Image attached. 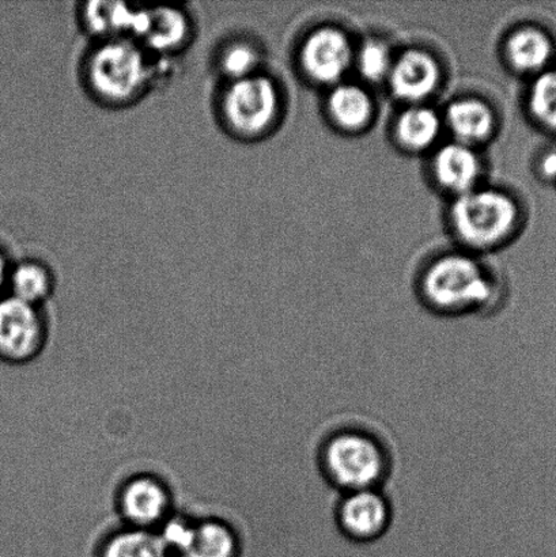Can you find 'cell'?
<instances>
[{"mask_svg":"<svg viewBox=\"0 0 556 557\" xmlns=\"http://www.w3.org/2000/svg\"><path fill=\"white\" fill-rule=\"evenodd\" d=\"M326 483L343 494L379 490L391 472L388 449L368 430L345 428L326 436L318 457Z\"/></svg>","mask_w":556,"mask_h":557,"instance_id":"obj_1","label":"cell"},{"mask_svg":"<svg viewBox=\"0 0 556 557\" xmlns=\"http://www.w3.org/2000/svg\"><path fill=\"white\" fill-rule=\"evenodd\" d=\"M85 70L92 95L112 106L144 96L157 78L152 53L131 38L100 41L87 57Z\"/></svg>","mask_w":556,"mask_h":557,"instance_id":"obj_2","label":"cell"},{"mask_svg":"<svg viewBox=\"0 0 556 557\" xmlns=\"http://www.w3.org/2000/svg\"><path fill=\"white\" fill-rule=\"evenodd\" d=\"M423 294L440 310L459 311L487 304L493 284L475 261L454 255L430 267L423 278Z\"/></svg>","mask_w":556,"mask_h":557,"instance_id":"obj_3","label":"cell"},{"mask_svg":"<svg viewBox=\"0 0 556 557\" xmlns=\"http://www.w3.org/2000/svg\"><path fill=\"white\" fill-rule=\"evenodd\" d=\"M516 216L514 201L495 190L472 189L459 195L452 207L457 234L473 247H490L508 236Z\"/></svg>","mask_w":556,"mask_h":557,"instance_id":"obj_4","label":"cell"},{"mask_svg":"<svg viewBox=\"0 0 556 557\" xmlns=\"http://www.w3.org/2000/svg\"><path fill=\"white\" fill-rule=\"evenodd\" d=\"M277 103L274 82L255 74L226 82L221 92L220 113L232 133L255 136L264 133L274 122Z\"/></svg>","mask_w":556,"mask_h":557,"instance_id":"obj_5","label":"cell"},{"mask_svg":"<svg viewBox=\"0 0 556 557\" xmlns=\"http://www.w3.org/2000/svg\"><path fill=\"white\" fill-rule=\"evenodd\" d=\"M48 326L41 306L24 302L11 295L0 297V360L24 364L36 359L46 347Z\"/></svg>","mask_w":556,"mask_h":557,"instance_id":"obj_6","label":"cell"},{"mask_svg":"<svg viewBox=\"0 0 556 557\" xmlns=\"http://www.w3.org/2000/svg\"><path fill=\"white\" fill-rule=\"evenodd\" d=\"M173 557H239L242 545L231 525L220 520L169 518L158 529Z\"/></svg>","mask_w":556,"mask_h":557,"instance_id":"obj_7","label":"cell"},{"mask_svg":"<svg viewBox=\"0 0 556 557\" xmlns=\"http://www.w3.org/2000/svg\"><path fill=\"white\" fill-rule=\"evenodd\" d=\"M394 507L379 490L343 494L336 502L335 523L342 536L356 544H372L390 531Z\"/></svg>","mask_w":556,"mask_h":557,"instance_id":"obj_8","label":"cell"},{"mask_svg":"<svg viewBox=\"0 0 556 557\" xmlns=\"http://www.w3.org/2000/svg\"><path fill=\"white\" fill-rule=\"evenodd\" d=\"M116 502L127 527L158 531L171 518V491L152 474L129 478L120 487Z\"/></svg>","mask_w":556,"mask_h":557,"instance_id":"obj_9","label":"cell"},{"mask_svg":"<svg viewBox=\"0 0 556 557\" xmlns=\"http://www.w3.org/2000/svg\"><path fill=\"white\" fill-rule=\"evenodd\" d=\"M351 54L350 41L343 32L323 27L305 41L301 60L310 78L320 84H334L345 75Z\"/></svg>","mask_w":556,"mask_h":557,"instance_id":"obj_10","label":"cell"},{"mask_svg":"<svg viewBox=\"0 0 556 557\" xmlns=\"http://www.w3.org/2000/svg\"><path fill=\"white\" fill-rule=\"evenodd\" d=\"M190 22L184 10L152 8L144 10L136 41L158 57L183 48L190 36Z\"/></svg>","mask_w":556,"mask_h":557,"instance_id":"obj_11","label":"cell"},{"mask_svg":"<svg viewBox=\"0 0 556 557\" xmlns=\"http://www.w3.org/2000/svg\"><path fill=\"white\" fill-rule=\"evenodd\" d=\"M145 8L120 2H90L85 5L82 20L87 32L100 41L116 40L138 36Z\"/></svg>","mask_w":556,"mask_h":557,"instance_id":"obj_12","label":"cell"},{"mask_svg":"<svg viewBox=\"0 0 556 557\" xmlns=\"http://www.w3.org/2000/svg\"><path fill=\"white\" fill-rule=\"evenodd\" d=\"M390 78L392 90L401 100L421 101L437 86L438 67L429 53L408 51L392 65Z\"/></svg>","mask_w":556,"mask_h":557,"instance_id":"obj_13","label":"cell"},{"mask_svg":"<svg viewBox=\"0 0 556 557\" xmlns=\"http://www.w3.org/2000/svg\"><path fill=\"white\" fill-rule=\"evenodd\" d=\"M434 172L441 185L462 195L475 187L481 163L470 147L452 144L444 146L435 156Z\"/></svg>","mask_w":556,"mask_h":557,"instance_id":"obj_14","label":"cell"},{"mask_svg":"<svg viewBox=\"0 0 556 557\" xmlns=\"http://www.w3.org/2000/svg\"><path fill=\"white\" fill-rule=\"evenodd\" d=\"M96 557H173L158 531L124 525L98 545Z\"/></svg>","mask_w":556,"mask_h":557,"instance_id":"obj_15","label":"cell"},{"mask_svg":"<svg viewBox=\"0 0 556 557\" xmlns=\"http://www.w3.org/2000/svg\"><path fill=\"white\" fill-rule=\"evenodd\" d=\"M452 134L459 144H477L492 134L494 119L486 103L478 100H460L452 103L446 112Z\"/></svg>","mask_w":556,"mask_h":557,"instance_id":"obj_16","label":"cell"},{"mask_svg":"<svg viewBox=\"0 0 556 557\" xmlns=\"http://www.w3.org/2000/svg\"><path fill=\"white\" fill-rule=\"evenodd\" d=\"M8 288L11 297L41 306L53 293L54 277L41 261L24 260L11 265Z\"/></svg>","mask_w":556,"mask_h":557,"instance_id":"obj_17","label":"cell"},{"mask_svg":"<svg viewBox=\"0 0 556 557\" xmlns=\"http://www.w3.org/2000/svg\"><path fill=\"white\" fill-rule=\"evenodd\" d=\"M330 112L343 128H362L372 116L373 108L369 96L358 86L342 85L332 90Z\"/></svg>","mask_w":556,"mask_h":557,"instance_id":"obj_18","label":"cell"},{"mask_svg":"<svg viewBox=\"0 0 556 557\" xmlns=\"http://www.w3.org/2000/svg\"><path fill=\"white\" fill-rule=\"evenodd\" d=\"M508 53L516 69L533 73L547 64L552 57V42L543 32L528 27L510 37Z\"/></svg>","mask_w":556,"mask_h":557,"instance_id":"obj_19","label":"cell"},{"mask_svg":"<svg viewBox=\"0 0 556 557\" xmlns=\"http://www.w3.org/2000/svg\"><path fill=\"white\" fill-rule=\"evenodd\" d=\"M440 134V119L430 108L416 107L403 113L397 122V135L413 150L427 149Z\"/></svg>","mask_w":556,"mask_h":557,"instance_id":"obj_20","label":"cell"},{"mask_svg":"<svg viewBox=\"0 0 556 557\" xmlns=\"http://www.w3.org/2000/svg\"><path fill=\"white\" fill-rule=\"evenodd\" d=\"M260 52L252 44L244 40L227 42L218 54V69L226 82L247 78L259 74Z\"/></svg>","mask_w":556,"mask_h":557,"instance_id":"obj_21","label":"cell"},{"mask_svg":"<svg viewBox=\"0 0 556 557\" xmlns=\"http://www.w3.org/2000/svg\"><path fill=\"white\" fill-rule=\"evenodd\" d=\"M530 103L539 122L556 129V71L539 76L532 86Z\"/></svg>","mask_w":556,"mask_h":557,"instance_id":"obj_22","label":"cell"},{"mask_svg":"<svg viewBox=\"0 0 556 557\" xmlns=\"http://www.w3.org/2000/svg\"><path fill=\"white\" fill-rule=\"evenodd\" d=\"M392 57L388 47L380 41H368L363 44L358 53V69L365 78L369 81H380L390 75Z\"/></svg>","mask_w":556,"mask_h":557,"instance_id":"obj_23","label":"cell"},{"mask_svg":"<svg viewBox=\"0 0 556 557\" xmlns=\"http://www.w3.org/2000/svg\"><path fill=\"white\" fill-rule=\"evenodd\" d=\"M11 264L3 250H0V297H3V289L8 288Z\"/></svg>","mask_w":556,"mask_h":557,"instance_id":"obj_24","label":"cell"},{"mask_svg":"<svg viewBox=\"0 0 556 557\" xmlns=\"http://www.w3.org/2000/svg\"><path fill=\"white\" fill-rule=\"evenodd\" d=\"M542 171L547 177H556V151L543 158Z\"/></svg>","mask_w":556,"mask_h":557,"instance_id":"obj_25","label":"cell"}]
</instances>
